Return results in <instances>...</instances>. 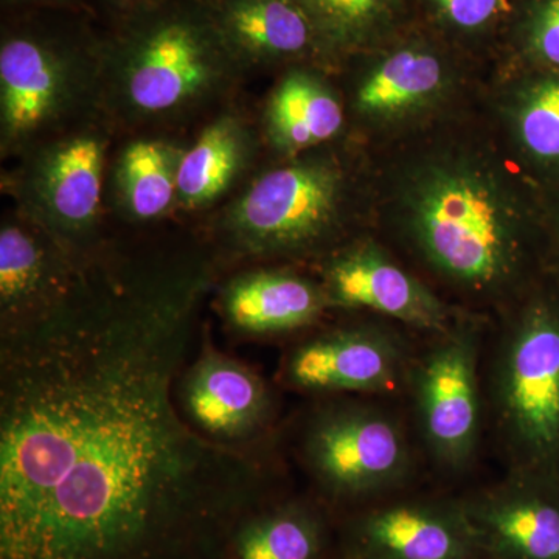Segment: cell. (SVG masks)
Masks as SVG:
<instances>
[{"mask_svg": "<svg viewBox=\"0 0 559 559\" xmlns=\"http://www.w3.org/2000/svg\"><path fill=\"white\" fill-rule=\"evenodd\" d=\"M444 28L460 36H480L506 17L509 0H425Z\"/></svg>", "mask_w": 559, "mask_h": 559, "instance_id": "484cf974", "label": "cell"}, {"mask_svg": "<svg viewBox=\"0 0 559 559\" xmlns=\"http://www.w3.org/2000/svg\"><path fill=\"white\" fill-rule=\"evenodd\" d=\"M457 495L485 559H559V477L507 471Z\"/></svg>", "mask_w": 559, "mask_h": 559, "instance_id": "9a60e30c", "label": "cell"}, {"mask_svg": "<svg viewBox=\"0 0 559 559\" xmlns=\"http://www.w3.org/2000/svg\"><path fill=\"white\" fill-rule=\"evenodd\" d=\"M485 430L509 473L559 477V289L543 278L488 319Z\"/></svg>", "mask_w": 559, "mask_h": 559, "instance_id": "8992f818", "label": "cell"}, {"mask_svg": "<svg viewBox=\"0 0 559 559\" xmlns=\"http://www.w3.org/2000/svg\"><path fill=\"white\" fill-rule=\"evenodd\" d=\"M263 146L260 124L235 103L210 117L180 160L176 210L198 215L226 204L255 173Z\"/></svg>", "mask_w": 559, "mask_h": 559, "instance_id": "d6986e66", "label": "cell"}, {"mask_svg": "<svg viewBox=\"0 0 559 559\" xmlns=\"http://www.w3.org/2000/svg\"><path fill=\"white\" fill-rule=\"evenodd\" d=\"M218 310L245 336H275L308 329L333 310L316 275L297 266L257 264L221 283Z\"/></svg>", "mask_w": 559, "mask_h": 559, "instance_id": "ac0fdd59", "label": "cell"}, {"mask_svg": "<svg viewBox=\"0 0 559 559\" xmlns=\"http://www.w3.org/2000/svg\"><path fill=\"white\" fill-rule=\"evenodd\" d=\"M487 318L460 312L447 330L426 334L407 378L417 439L432 465L466 473L485 433L481 355Z\"/></svg>", "mask_w": 559, "mask_h": 559, "instance_id": "9c48e42d", "label": "cell"}, {"mask_svg": "<svg viewBox=\"0 0 559 559\" xmlns=\"http://www.w3.org/2000/svg\"><path fill=\"white\" fill-rule=\"evenodd\" d=\"M159 2L162 0H92V10L108 31Z\"/></svg>", "mask_w": 559, "mask_h": 559, "instance_id": "4316f807", "label": "cell"}, {"mask_svg": "<svg viewBox=\"0 0 559 559\" xmlns=\"http://www.w3.org/2000/svg\"><path fill=\"white\" fill-rule=\"evenodd\" d=\"M557 261L559 267V226L551 231L550 240L547 241V259Z\"/></svg>", "mask_w": 559, "mask_h": 559, "instance_id": "f1b7e54d", "label": "cell"}, {"mask_svg": "<svg viewBox=\"0 0 559 559\" xmlns=\"http://www.w3.org/2000/svg\"><path fill=\"white\" fill-rule=\"evenodd\" d=\"M333 559H340V558H337V557H336V554H334V558H333Z\"/></svg>", "mask_w": 559, "mask_h": 559, "instance_id": "f546056e", "label": "cell"}, {"mask_svg": "<svg viewBox=\"0 0 559 559\" xmlns=\"http://www.w3.org/2000/svg\"><path fill=\"white\" fill-rule=\"evenodd\" d=\"M353 60L359 62L342 95L348 120L367 134L393 135L430 123L459 92L454 62L426 40L378 47Z\"/></svg>", "mask_w": 559, "mask_h": 559, "instance_id": "30bf717a", "label": "cell"}, {"mask_svg": "<svg viewBox=\"0 0 559 559\" xmlns=\"http://www.w3.org/2000/svg\"><path fill=\"white\" fill-rule=\"evenodd\" d=\"M415 352L392 325L353 322L331 326L289 349L282 380L308 395H388L406 389Z\"/></svg>", "mask_w": 559, "mask_h": 559, "instance_id": "7c38bea8", "label": "cell"}, {"mask_svg": "<svg viewBox=\"0 0 559 559\" xmlns=\"http://www.w3.org/2000/svg\"><path fill=\"white\" fill-rule=\"evenodd\" d=\"M333 310H366L425 334L447 330L460 311L369 235L311 266Z\"/></svg>", "mask_w": 559, "mask_h": 559, "instance_id": "4fadbf2b", "label": "cell"}, {"mask_svg": "<svg viewBox=\"0 0 559 559\" xmlns=\"http://www.w3.org/2000/svg\"><path fill=\"white\" fill-rule=\"evenodd\" d=\"M187 145L162 134L128 140L110 165L117 212L132 226H150L178 209V175Z\"/></svg>", "mask_w": 559, "mask_h": 559, "instance_id": "44dd1931", "label": "cell"}, {"mask_svg": "<svg viewBox=\"0 0 559 559\" xmlns=\"http://www.w3.org/2000/svg\"><path fill=\"white\" fill-rule=\"evenodd\" d=\"M318 66L282 70L260 119L263 143L280 159L340 142L347 131L344 95Z\"/></svg>", "mask_w": 559, "mask_h": 559, "instance_id": "ffe728a7", "label": "cell"}, {"mask_svg": "<svg viewBox=\"0 0 559 559\" xmlns=\"http://www.w3.org/2000/svg\"><path fill=\"white\" fill-rule=\"evenodd\" d=\"M221 266L205 235L110 240L57 308L0 329V559H235L282 499L270 455L176 395Z\"/></svg>", "mask_w": 559, "mask_h": 559, "instance_id": "6da1fadb", "label": "cell"}, {"mask_svg": "<svg viewBox=\"0 0 559 559\" xmlns=\"http://www.w3.org/2000/svg\"><path fill=\"white\" fill-rule=\"evenodd\" d=\"M106 28L92 11H2L0 154L16 160L102 114Z\"/></svg>", "mask_w": 559, "mask_h": 559, "instance_id": "5b68a950", "label": "cell"}, {"mask_svg": "<svg viewBox=\"0 0 559 559\" xmlns=\"http://www.w3.org/2000/svg\"><path fill=\"white\" fill-rule=\"evenodd\" d=\"M499 110L521 167L533 178L559 182V72L522 76L502 95Z\"/></svg>", "mask_w": 559, "mask_h": 559, "instance_id": "7402d4cb", "label": "cell"}, {"mask_svg": "<svg viewBox=\"0 0 559 559\" xmlns=\"http://www.w3.org/2000/svg\"><path fill=\"white\" fill-rule=\"evenodd\" d=\"M382 186L393 240L460 311L492 318L544 278L543 221L489 143L454 132L425 139L396 157Z\"/></svg>", "mask_w": 559, "mask_h": 559, "instance_id": "7a4b0ae2", "label": "cell"}, {"mask_svg": "<svg viewBox=\"0 0 559 559\" xmlns=\"http://www.w3.org/2000/svg\"><path fill=\"white\" fill-rule=\"evenodd\" d=\"M299 455L320 502L341 513L412 488L415 448L392 411L355 396H334L305 421Z\"/></svg>", "mask_w": 559, "mask_h": 559, "instance_id": "52a82bcc", "label": "cell"}, {"mask_svg": "<svg viewBox=\"0 0 559 559\" xmlns=\"http://www.w3.org/2000/svg\"><path fill=\"white\" fill-rule=\"evenodd\" d=\"M331 69L378 49L399 22L406 0H304Z\"/></svg>", "mask_w": 559, "mask_h": 559, "instance_id": "cb8c5ba5", "label": "cell"}, {"mask_svg": "<svg viewBox=\"0 0 559 559\" xmlns=\"http://www.w3.org/2000/svg\"><path fill=\"white\" fill-rule=\"evenodd\" d=\"M246 73L318 66L334 73L304 0H205Z\"/></svg>", "mask_w": 559, "mask_h": 559, "instance_id": "e0dca14e", "label": "cell"}, {"mask_svg": "<svg viewBox=\"0 0 559 559\" xmlns=\"http://www.w3.org/2000/svg\"><path fill=\"white\" fill-rule=\"evenodd\" d=\"M344 139L255 171L213 213L221 263L314 266L362 234L373 180Z\"/></svg>", "mask_w": 559, "mask_h": 559, "instance_id": "277c9868", "label": "cell"}, {"mask_svg": "<svg viewBox=\"0 0 559 559\" xmlns=\"http://www.w3.org/2000/svg\"><path fill=\"white\" fill-rule=\"evenodd\" d=\"M340 559H485L457 492H396L337 521Z\"/></svg>", "mask_w": 559, "mask_h": 559, "instance_id": "8fae6325", "label": "cell"}, {"mask_svg": "<svg viewBox=\"0 0 559 559\" xmlns=\"http://www.w3.org/2000/svg\"><path fill=\"white\" fill-rule=\"evenodd\" d=\"M202 329L197 355L180 373V411L209 439L231 447L255 444L275 415L274 393L261 374L224 355Z\"/></svg>", "mask_w": 559, "mask_h": 559, "instance_id": "5bb4252c", "label": "cell"}, {"mask_svg": "<svg viewBox=\"0 0 559 559\" xmlns=\"http://www.w3.org/2000/svg\"><path fill=\"white\" fill-rule=\"evenodd\" d=\"M325 503L278 499L242 522L235 559H326L334 544Z\"/></svg>", "mask_w": 559, "mask_h": 559, "instance_id": "603a6c76", "label": "cell"}, {"mask_svg": "<svg viewBox=\"0 0 559 559\" xmlns=\"http://www.w3.org/2000/svg\"><path fill=\"white\" fill-rule=\"evenodd\" d=\"M114 135L119 132L98 114L35 146L2 176V190L14 207L80 257L109 241L105 187Z\"/></svg>", "mask_w": 559, "mask_h": 559, "instance_id": "ba28073f", "label": "cell"}, {"mask_svg": "<svg viewBox=\"0 0 559 559\" xmlns=\"http://www.w3.org/2000/svg\"><path fill=\"white\" fill-rule=\"evenodd\" d=\"M248 75L205 0H162L103 50L102 112L119 134H167L234 105Z\"/></svg>", "mask_w": 559, "mask_h": 559, "instance_id": "3957f363", "label": "cell"}, {"mask_svg": "<svg viewBox=\"0 0 559 559\" xmlns=\"http://www.w3.org/2000/svg\"><path fill=\"white\" fill-rule=\"evenodd\" d=\"M525 58L536 70L559 72V0H536L521 27Z\"/></svg>", "mask_w": 559, "mask_h": 559, "instance_id": "d4e9b609", "label": "cell"}, {"mask_svg": "<svg viewBox=\"0 0 559 559\" xmlns=\"http://www.w3.org/2000/svg\"><path fill=\"white\" fill-rule=\"evenodd\" d=\"M76 255L16 207L0 224V329L57 308L79 280Z\"/></svg>", "mask_w": 559, "mask_h": 559, "instance_id": "2e32d148", "label": "cell"}, {"mask_svg": "<svg viewBox=\"0 0 559 559\" xmlns=\"http://www.w3.org/2000/svg\"><path fill=\"white\" fill-rule=\"evenodd\" d=\"M2 11L21 9L92 10V0H0Z\"/></svg>", "mask_w": 559, "mask_h": 559, "instance_id": "83f0119b", "label": "cell"}]
</instances>
